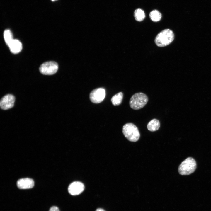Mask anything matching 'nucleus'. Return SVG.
I'll return each mask as SVG.
<instances>
[{"instance_id":"f257e3e1","label":"nucleus","mask_w":211,"mask_h":211,"mask_svg":"<svg viewBox=\"0 0 211 211\" xmlns=\"http://www.w3.org/2000/svg\"><path fill=\"white\" fill-rule=\"evenodd\" d=\"M174 38V35L173 31L169 29H165L156 35L155 39V42L159 47H164L172 42Z\"/></svg>"},{"instance_id":"f03ea898","label":"nucleus","mask_w":211,"mask_h":211,"mask_svg":"<svg viewBox=\"0 0 211 211\" xmlns=\"http://www.w3.org/2000/svg\"><path fill=\"white\" fill-rule=\"evenodd\" d=\"M122 131L125 137L129 141L136 142L139 138L140 134L138 129L133 123H128L125 124Z\"/></svg>"},{"instance_id":"7ed1b4c3","label":"nucleus","mask_w":211,"mask_h":211,"mask_svg":"<svg viewBox=\"0 0 211 211\" xmlns=\"http://www.w3.org/2000/svg\"><path fill=\"white\" fill-rule=\"evenodd\" d=\"M148 100L147 96L145 94L139 92L133 95L129 101L130 107L135 110L140 109L147 103Z\"/></svg>"},{"instance_id":"20e7f679","label":"nucleus","mask_w":211,"mask_h":211,"mask_svg":"<svg viewBox=\"0 0 211 211\" xmlns=\"http://www.w3.org/2000/svg\"><path fill=\"white\" fill-rule=\"evenodd\" d=\"M196 166V163L195 159L189 157L181 164L178 167V172L181 175H188L195 171Z\"/></svg>"},{"instance_id":"39448f33","label":"nucleus","mask_w":211,"mask_h":211,"mask_svg":"<svg viewBox=\"0 0 211 211\" xmlns=\"http://www.w3.org/2000/svg\"><path fill=\"white\" fill-rule=\"evenodd\" d=\"M58 68V64L56 62L50 61L42 64L39 68V70L40 72L43 74L51 75L57 72Z\"/></svg>"},{"instance_id":"423d86ee","label":"nucleus","mask_w":211,"mask_h":211,"mask_svg":"<svg viewBox=\"0 0 211 211\" xmlns=\"http://www.w3.org/2000/svg\"><path fill=\"white\" fill-rule=\"evenodd\" d=\"M106 91L103 88H98L93 90L90 94V99L93 103H98L101 102L104 99Z\"/></svg>"},{"instance_id":"0eeeda50","label":"nucleus","mask_w":211,"mask_h":211,"mask_svg":"<svg viewBox=\"0 0 211 211\" xmlns=\"http://www.w3.org/2000/svg\"><path fill=\"white\" fill-rule=\"evenodd\" d=\"M15 101L14 96L11 94H8L4 96L0 100L1 108L4 110L12 108L14 106Z\"/></svg>"},{"instance_id":"6e6552de","label":"nucleus","mask_w":211,"mask_h":211,"mask_svg":"<svg viewBox=\"0 0 211 211\" xmlns=\"http://www.w3.org/2000/svg\"><path fill=\"white\" fill-rule=\"evenodd\" d=\"M84 189V184L79 181H75L72 183L68 187V191L70 194L76 195L82 193Z\"/></svg>"},{"instance_id":"1a4fd4ad","label":"nucleus","mask_w":211,"mask_h":211,"mask_svg":"<svg viewBox=\"0 0 211 211\" xmlns=\"http://www.w3.org/2000/svg\"><path fill=\"white\" fill-rule=\"evenodd\" d=\"M34 185L33 180L29 178L19 179L17 182V185L20 189H28L32 188Z\"/></svg>"},{"instance_id":"9d476101","label":"nucleus","mask_w":211,"mask_h":211,"mask_svg":"<svg viewBox=\"0 0 211 211\" xmlns=\"http://www.w3.org/2000/svg\"><path fill=\"white\" fill-rule=\"evenodd\" d=\"M11 53L16 54L20 52L22 50L21 43L18 40L13 39L8 45Z\"/></svg>"},{"instance_id":"9b49d317","label":"nucleus","mask_w":211,"mask_h":211,"mask_svg":"<svg viewBox=\"0 0 211 211\" xmlns=\"http://www.w3.org/2000/svg\"><path fill=\"white\" fill-rule=\"evenodd\" d=\"M160 127L159 121L157 119H154L152 120L148 123L147 128L151 132L155 131L158 130Z\"/></svg>"},{"instance_id":"f8f14e48","label":"nucleus","mask_w":211,"mask_h":211,"mask_svg":"<svg viewBox=\"0 0 211 211\" xmlns=\"http://www.w3.org/2000/svg\"><path fill=\"white\" fill-rule=\"evenodd\" d=\"M123 96V93L120 92L113 96L111 99L112 104L114 106L120 105L122 101Z\"/></svg>"},{"instance_id":"ddd939ff","label":"nucleus","mask_w":211,"mask_h":211,"mask_svg":"<svg viewBox=\"0 0 211 211\" xmlns=\"http://www.w3.org/2000/svg\"><path fill=\"white\" fill-rule=\"evenodd\" d=\"M134 16L135 19L138 21H143L145 17L144 11L140 8H137L135 11Z\"/></svg>"},{"instance_id":"4468645a","label":"nucleus","mask_w":211,"mask_h":211,"mask_svg":"<svg viewBox=\"0 0 211 211\" xmlns=\"http://www.w3.org/2000/svg\"><path fill=\"white\" fill-rule=\"evenodd\" d=\"M149 17L152 21L156 22L161 19L162 16L161 13L159 11L156 10H154L150 12Z\"/></svg>"},{"instance_id":"2eb2a0df","label":"nucleus","mask_w":211,"mask_h":211,"mask_svg":"<svg viewBox=\"0 0 211 211\" xmlns=\"http://www.w3.org/2000/svg\"><path fill=\"white\" fill-rule=\"evenodd\" d=\"M4 37L5 41L8 46L13 39L12 33L9 29H6L4 30Z\"/></svg>"},{"instance_id":"dca6fc26","label":"nucleus","mask_w":211,"mask_h":211,"mask_svg":"<svg viewBox=\"0 0 211 211\" xmlns=\"http://www.w3.org/2000/svg\"><path fill=\"white\" fill-rule=\"evenodd\" d=\"M49 211H60V210L57 207L54 206L51 207Z\"/></svg>"},{"instance_id":"f3484780","label":"nucleus","mask_w":211,"mask_h":211,"mask_svg":"<svg viewBox=\"0 0 211 211\" xmlns=\"http://www.w3.org/2000/svg\"><path fill=\"white\" fill-rule=\"evenodd\" d=\"M96 211H106L104 209H102V208H98L97 209Z\"/></svg>"},{"instance_id":"a211bd4d","label":"nucleus","mask_w":211,"mask_h":211,"mask_svg":"<svg viewBox=\"0 0 211 211\" xmlns=\"http://www.w3.org/2000/svg\"><path fill=\"white\" fill-rule=\"evenodd\" d=\"M52 1H55L57 0H51Z\"/></svg>"}]
</instances>
